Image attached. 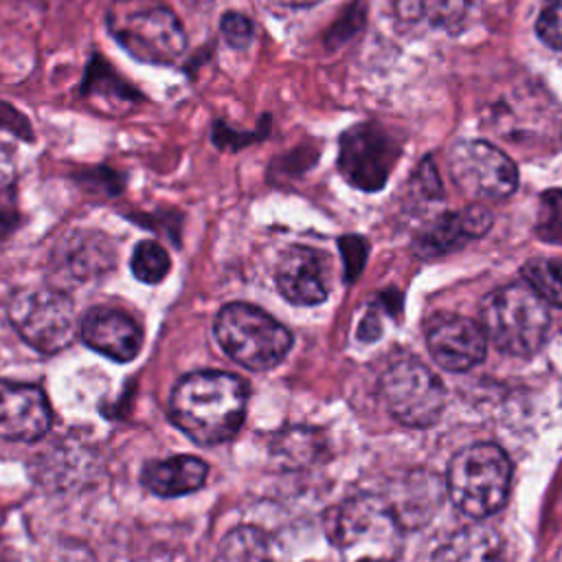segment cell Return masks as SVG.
<instances>
[{
	"label": "cell",
	"instance_id": "obj_28",
	"mask_svg": "<svg viewBox=\"0 0 562 562\" xmlns=\"http://www.w3.org/2000/svg\"><path fill=\"white\" fill-rule=\"evenodd\" d=\"M0 125L7 127L9 132L18 134V136L31 138V127H29L26 119L20 112H15L9 103H4V101H0Z\"/></svg>",
	"mask_w": 562,
	"mask_h": 562
},
{
	"label": "cell",
	"instance_id": "obj_14",
	"mask_svg": "<svg viewBox=\"0 0 562 562\" xmlns=\"http://www.w3.org/2000/svg\"><path fill=\"white\" fill-rule=\"evenodd\" d=\"M281 294L296 305H316L327 299V263L321 252L307 246H292L277 266Z\"/></svg>",
	"mask_w": 562,
	"mask_h": 562
},
{
	"label": "cell",
	"instance_id": "obj_11",
	"mask_svg": "<svg viewBox=\"0 0 562 562\" xmlns=\"http://www.w3.org/2000/svg\"><path fill=\"white\" fill-rule=\"evenodd\" d=\"M426 345L448 371H468L485 356L487 336L479 323L454 312H437L426 323Z\"/></svg>",
	"mask_w": 562,
	"mask_h": 562
},
{
	"label": "cell",
	"instance_id": "obj_15",
	"mask_svg": "<svg viewBox=\"0 0 562 562\" xmlns=\"http://www.w3.org/2000/svg\"><path fill=\"white\" fill-rule=\"evenodd\" d=\"M492 226V213L472 204L459 213H446L437 217L426 231H422L413 244L419 257H437L459 248L463 241L481 237Z\"/></svg>",
	"mask_w": 562,
	"mask_h": 562
},
{
	"label": "cell",
	"instance_id": "obj_27",
	"mask_svg": "<svg viewBox=\"0 0 562 562\" xmlns=\"http://www.w3.org/2000/svg\"><path fill=\"white\" fill-rule=\"evenodd\" d=\"M340 250L345 255V263H347V274L349 279H353L360 270H362V263H364V252H367V244L351 235V237H345L340 239Z\"/></svg>",
	"mask_w": 562,
	"mask_h": 562
},
{
	"label": "cell",
	"instance_id": "obj_23",
	"mask_svg": "<svg viewBox=\"0 0 562 562\" xmlns=\"http://www.w3.org/2000/svg\"><path fill=\"white\" fill-rule=\"evenodd\" d=\"M536 233L544 241L562 244V191L560 189H551L542 193Z\"/></svg>",
	"mask_w": 562,
	"mask_h": 562
},
{
	"label": "cell",
	"instance_id": "obj_20",
	"mask_svg": "<svg viewBox=\"0 0 562 562\" xmlns=\"http://www.w3.org/2000/svg\"><path fill=\"white\" fill-rule=\"evenodd\" d=\"M522 277L531 290L544 301L562 307V261L560 259H529L522 266Z\"/></svg>",
	"mask_w": 562,
	"mask_h": 562
},
{
	"label": "cell",
	"instance_id": "obj_22",
	"mask_svg": "<svg viewBox=\"0 0 562 562\" xmlns=\"http://www.w3.org/2000/svg\"><path fill=\"white\" fill-rule=\"evenodd\" d=\"M130 266H132L134 277L140 279L143 283H158L167 277V272L171 268V259L158 241L145 239V241L136 244Z\"/></svg>",
	"mask_w": 562,
	"mask_h": 562
},
{
	"label": "cell",
	"instance_id": "obj_17",
	"mask_svg": "<svg viewBox=\"0 0 562 562\" xmlns=\"http://www.w3.org/2000/svg\"><path fill=\"white\" fill-rule=\"evenodd\" d=\"M432 562H509L503 536L483 522L452 533L435 553Z\"/></svg>",
	"mask_w": 562,
	"mask_h": 562
},
{
	"label": "cell",
	"instance_id": "obj_19",
	"mask_svg": "<svg viewBox=\"0 0 562 562\" xmlns=\"http://www.w3.org/2000/svg\"><path fill=\"white\" fill-rule=\"evenodd\" d=\"M397 18L406 24L452 31L468 11V0H393Z\"/></svg>",
	"mask_w": 562,
	"mask_h": 562
},
{
	"label": "cell",
	"instance_id": "obj_30",
	"mask_svg": "<svg viewBox=\"0 0 562 562\" xmlns=\"http://www.w3.org/2000/svg\"><path fill=\"white\" fill-rule=\"evenodd\" d=\"M358 562H369V560H358Z\"/></svg>",
	"mask_w": 562,
	"mask_h": 562
},
{
	"label": "cell",
	"instance_id": "obj_26",
	"mask_svg": "<svg viewBox=\"0 0 562 562\" xmlns=\"http://www.w3.org/2000/svg\"><path fill=\"white\" fill-rule=\"evenodd\" d=\"M15 220H18V213H15L11 180L2 178L0 173V237L15 226Z\"/></svg>",
	"mask_w": 562,
	"mask_h": 562
},
{
	"label": "cell",
	"instance_id": "obj_25",
	"mask_svg": "<svg viewBox=\"0 0 562 562\" xmlns=\"http://www.w3.org/2000/svg\"><path fill=\"white\" fill-rule=\"evenodd\" d=\"M220 29H222V35L224 40L233 46V48H244L250 44L252 35H255V29H252V22L244 15V13H226L220 22Z\"/></svg>",
	"mask_w": 562,
	"mask_h": 562
},
{
	"label": "cell",
	"instance_id": "obj_3",
	"mask_svg": "<svg viewBox=\"0 0 562 562\" xmlns=\"http://www.w3.org/2000/svg\"><path fill=\"white\" fill-rule=\"evenodd\" d=\"M509 485L512 463L505 450L496 443L479 441L465 446L448 465V496L461 514L474 520L498 512L507 501Z\"/></svg>",
	"mask_w": 562,
	"mask_h": 562
},
{
	"label": "cell",
	"instance_id": "obj_13",
	"mask_svg": "<svg viewBox=\"0 0 562 562\" xmlns=\"http://www.w3.org/2000/svg\"><path fill=\"white\" fill-rule=\"evenodd\" d=\"M79 334L90 349L108 356L114 362L134 360L143 342V334L136 321L114 307H92L83 316Z\"/></svg>",
	"mask_w": 562,
	"mask_h": 562
},
{
	"label": "cell",
	"instance_id": "obj_2",
	"mask_svg": "<svg viewBox=\"0 0 562 562\" xmlns=\"http://www.w3.org/2000/svg\"><path fill=\"white\" fill-rule=\"evenodd\" d=\"M105 24L112 37L145 64H176L187 48L180 20L158 0H112Z\"/></svg>",
	"mask_w": 562,
	"mask_h": 562
},
{
	"label": "cell",
	"instance_id": "obj_8",
	"mask_svg": "<svg viewBox=\"0 0 562 562\" xmlns=\"http://www.w3.org/2000/svg\"><path fill=\"white\" fill-rule=\"evenodd\" d=\"M18 334L42 353H57L77 336L75 305L61 290H26L9 305Z\"/></svg>",
	"mask_w": 562,
	"mask_h": 562
},
{
	"label": "cell",
	"instance_id": "obj_1",
	"mask_svg": "<svg viewBox=\"0 0 562 562\" xmlns=\"http://www.w3.org/2000/svg\"><path fill=\"white\" fill-rule=\"evenodd\" d=\"M246 384L226 371L187 373L171 393V419L200 446L224 443L246 417Z\"/></svg>",
	"mask_w": 562,
	"mask_h": 562
},
{
	"label": "cell",
	"instance_id": "obj_6",
	"mask_svg": "<svg viewBox=\"0 0 562 562\" xmlns=\"http://www.w3.org/2000/svg\"><path fill=\"white\" fill-rule=\"evenodd\" d=\"M334 538L349 562H391L400 549V520L386 501L362 494L340 505Z\"/></svg>",
	"mask_w": 562,
	"mask_h": 562
},
{
	"label": "cell",
	"instance_id": "obj_5",
	"mask_svg": "<svg viewBox=\"0 0 562 562\" xmlns=\"http://www.w3.org/2000/svg\"><path fill=\"white\" fill-rule=\"evenodd\" d=\"M213 329L220 347L252 371L272 369L292 347V334L270 314L248 303L224 305Z\"/></svg>",
	"mask_w": 562,
	"mask_h": 562
},
{
	"label": "cell",
	"instance_id": "obj_18",
	"mask_svg": "<svg viewBox=\"0 0 562 562\" xmlns=\"http://www.w3.org/2000/svg\"><path fill=\"white\" fill-rule=\"evenodd\" d=\"M215 562H283V553L270 533L241 525L222 540Z\"/></svg>",
	"mask_w": 562,
	"mask_h": 562
},
{
	"label": "cell",
	"instance_id": "obj_7",
	"mask_svg": "<svg viewBox=\"0 0 562 562\" xmlns=\"http://www.w3.org/2000/svg\"><path fill=\"white\" fill-rule=\"evenodd\" d=\"M380 393L389 413L411 428L435 424L446 404L441 380L415 358L391 362L380 378Z\"/></svg>",
	"mask_w": 562,
	"mask_h": 562
},
{
	"label": "cell",
	"instance_id": "obj_9",
	"mask_svg": "<svg viewBox=\"0 0 562 562\" xmlns=\"http://www.w3.org/2000/svg\"><path fill=\"white\" fill-rule=\"evenodd\" d=\"M452 180L461 191L481 200H501L514 193L518 171L514 162L487 140H459L448 154Z\"/></svg>",
	"mask_w": 562,
	"mask_h": 562
},
{
	"label": "cell",
	"instance_id": "obj_16",
	"mask_svg": "<svg viewBox=\"0 0 562 562\" xmlns=\"http://www.w3.org/2000/svg\"><path fill=\"white\" fill-rule=\"evenodd\" d=\"M209 474V465L191 454H178L160 461H151L143 470V483L149 492L173 498L202 487Z\"/></svg>",
	"mask_w": 562,
	"mask_h": 562
},
{
	"label": "cell",
	"instance_id": "obj_4",
	"mask_svg": "<svg viewBox=\"0 0 562 562\" xmlns=\"http://www.w3.org/2000/svg\"><path fill=\"white\" fill-rule=\"evenodd\" d=\"M485 336L509 356L536 353L547 336L551 316L547 303L525 285H505L481 301Z\"/></svg>",
	"mask_w": 562,
	"mask_h": 562
},
{
	"label": "cell",
	"instance_id": "obj_21",
	"mask_svg": "<svg viewBox=\"0 0 562 562\" xmlns=\"http://www.w3.org/2000/svg\"><path fill=\"white\" fill-rule=\"evenodd\" d=\"M318 450L321 435L310 428H290L279 437V443L274 446V454L285 468H301V463H310Z\"/></svg>",
	"mask_w": 562,
	"mask_h": 562
},
{
	"label": "cell",
	"instance_id": "obj_12",
	"mask_svg": "<svg viewBox=\"0 0 562 562\" xmlns=\"http://www.w3.org/2000/svg\"><path fill=\"white\" fill-rule=\"evenodd\" d=\"M50 406L35 384L0 380V439L37 441L50 428Z\"/></svg>",
	"mask_w": 562,
	"mask_h": 562
},
{
	"label": "cell",
	"instance_id": "obj_10",
	"mask_svg": "<svg viewBox=\"0 0 562 562\" xmlns=\"http://www.w3.org/2000/svg\"><path fill=\"white\" fill-rule=\"evenodd\" d=\"M397 160L395 138L378 123H356L340 136L338 167L349 184L380 189Z\"/></svg>",
	"mask_w": 562,
	"mask_h": 562
},
{
	"label": "cell",
	"instance_id": "obj_29",
	"mask_svg": "<svg viewBox=\"0 0 562 562\" xmlns=\"http://www.w3.org/2000/svg\"><path fill=\"white\" fill-rule=\"evenodd\" d=\"M272 4H279V7H292V9H299V7H310V4H316L321 0H270Z\"/></svg>",
	"mask_w": 562,
	"mask_h": 562
},
{
	"label": "cell",
	"instance_id": "obj_24",
	"mask_svg": "<svg viewBox=\"0 0 562 562\" xmlns=\"http://www.w3.org/2000/svg\"><path fill=\"white\" fill-rule=\"evenodd\" d=\"M536 29L547 46L562 53V0H547Z\"/></svg>",
	"mask_w": 562,
	"mask_h": 562
}]
</instances>
